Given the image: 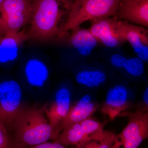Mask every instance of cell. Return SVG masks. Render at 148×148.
Segmentation results:
<instances>
[{
    "label": "cell",
    "mask_w": 148,
    "mask_h": 148,
    "mask_svg": "<svg viewBox=\"0 0 148 148\" xmlns=\"http://www.w3.org/2000/svg\"><path fill=\"white\" fill-rule=\"evenodd\" d=\"M73 0H32L28 33L29 39L39 42L58 36L66 23Z\"/></svg>",
    "instance_id": "cell-1"
},
{
    "label": "cell",
    "mask_w": 148,
    "mask_h": 148,
    "mask_svg": "<svg viewBox=\"0 0 148 148\" xmlns=\"http://www.w3.org/2000/svg\"><path fill=\"white\" fill-rule=\"evenodd\" d=\"M10 129L14 139L25 146H33L56 141L58 133L51 126L45 112V106L40 108H23L14 121Z\"/></svg>",
    "instance_id": "cell-2"
},
{
    "label": "cell",
    "mask_w": 148,
    "mask_h": 148,
    "mask_svg": "<svg viewBox=\"0 0 148 148\" xmlns=\"http://www.w3.org/2000/svg\"><path fill=\"white\" fill-rule=\"evenodd\" d=\"M121 0H73L58 39L64 38L72 29L85 21L115 16Z\"/></svg>",
    "instance_id": "cell-3"
},
{
    "label": "cell",
    "mask_w": 148,
    "mask_h": 148,
    "mask_svg": "<svg viewBox=\"0 0 148 148\" xmlns=\"http://www.w3.org/2000/svg\"><path fill=\"white\" fill-rule=\"evenodd\" d=\"M32 8V0H4L0 5V37L30 23Z\"/></svg>",
    "instance_id": "cell-4"
},
{
    "label": "cell",
    "mask_w": 148,
    "mask_h": 148,
    "mask_svg": "<svg viewBox=\"0 0 148 148\" xmlns=\"http://www.w3.org/2000/svg\"><path fill=\"white\" fill-rule=\"evenodd\" d=\"M128 122L116 135V148H138L148 138V113L138 110L127 114Z\"/></svg>",
    "instance_id": "cell-5"
},
{
    "label": "cell",
    "mask_w": 148,
    "mask_h": 148,
    "mask_svg": "<svg viewBox=\"0 0 148 148\" xmlns=\"http://www.w3.org/2000/svg\"><path fill=\"white\" fill-rule=\"evenodd\" d=\"M21 90L15 81L0 83V121L11 128L14 121L24 108L21 104Z\"/></svg>",
    "instance_id": "cell-6"
},
{
    "label": "cell",
    "mask_w": 148,
    "mask_h": 148,
    "mask_svg": "<svg viewBox=\"0 0 148 148\" xmlns=\"http://www.w3.org/2000/svg\"><path fill=\"white\" fill-rule=\"evenodd\" d=\"M116 31L125 41L128 42L137 55L144 62L148 61V31L125 21L113 18Z\"/></svg>",
    "instance_id": "cell-7"
},
{
    "label": "cell",
    "mask_w": 148,
    "mask_h": 148,
    "mask_svg": "<svg viewBox=\"0 0 148 148\" xmlns=\"http://www.w3.org/2000/svg\"><path fill=\"white\" fill-rule=\"evenodd\" d=\"M106 123L89 118L71 125L61 131L56 141L65 146L79 145L93 134L104 130Z\"/></svg>",
    "instance_id": "cell-8"
},
{
    "label": "cell",
    "mask_w": 148,
    "mask_h": 148,
    "mask_svg": "<svg viewBox=\"0 0 148 148\" xmlns=\"http://www.w3.org/2000/svg\"><path fill=\"white\" fill-rule=\"evenodd\" d=\"M105 51V60L111 68L132 79H139L145 73L144 62L138 57H129L115 49Z\"/></svg>",
    "instance_id": "cell-9"
},
{
    "label": "cell",
    "mask_w": 148,
    "mask_h": 148,
    "mask_svg": "<svg viewBox=\"0 0 148 148\" xmlns=\"http://www.w3.org/2000/svg\"><path fill=\"white\" fill-rule=\"evenodd\" d=\"M129 90L123 82H116L109 88L101 108L103 113L113 120L130 106Z\"/></svg>",
    "instance_id": "cell-10"
},
{
    "label": "cell",
    "mask_w": 148,
    "mask_h": 148,
    "mask_svg": "<svg viewBox=\"0 0 148 148\" xmlns=\"http://www.w3.org/2000/svg\"><path fill=\"white\" fill-rule=\"evenodd\" d=\"M110 75L108 69L98 64H90L83 60L82 65L75 75L78 84L84 88L95 89L108 82Z\"/></svg>",
    "instance_id": "cell-11"
},
{
    "label": "cell",
    "mask_w": 148,
    "mask_h": 148,
    "mask_svg": "<svg viewBox=\"0 0 148 148\" xmlns=\"http://www.w3.org/2000/svg\"><path fill=\"white\" fill-rule=\"evenodd\" d=\"M114 17L147 28L148 0H121Z\"/></svg>",
    "instance_id": "cell-12"
},
{
    "label": "cell",
    "mask_w": 148,
    "mask_h": 148,
    "mask_svg": "<svg viewBox=\"0 0 148 148\" xmlns=\"http://www.w3.org/2000/svg\"><path fill=\"white\" fill-rule=\"evenodd\" d=\"M45 112L51 126L60 133L58 128L71 107V92L68 88L58 89L50 106L45 105Z\"/></svg>",
    "instance_id": "cell-13"
},
{
    "label": "cell",
    "mask_w": 148,
    "mask_h": 148,
    "mask_svg": "<svg viewBox=\"0 0 148 148\" xmlns=\"http://www.w3.org/2000/svg\"><path fill=\"white\" fill-rule=\"evenodd\" d=\"M90 21L91 26L88 30L99 43L108 48L115 49L125 42L116 31L113 18H95Z\"/></svg>",
    "instance_id": "cell-14"
},
{
    "label": "cell",
    "mask_w": 148,
    "mask_h": 148,
    "mask_svg": "<svg viewBox=\"0 0 148 148\" xmlns=\"http://www.w3.org/2000/svg\"><path fill=\"white\" fill-rule=\"evenodd\" d=\"M71 32V34L61 40L65 39V42L75 49L83 60H86L93 53L99 42L88 29L79 26Z\"/></svg>",
    "instance_id": "cell-15"
},
{
    "label": "cell",
    "mask_w": 148,
    "mask_h": 148,
    "mask_svg": "<svg viewBox=\"0 0 148 148\" xmlns=\"http://www.w3.org/2000/svg\"><path fill=\"white\" fill-rule=\"evenodd\" d=\"M98 107L91 95H84L75 105L71 106L68 114L59 125V132L61 133L63 129L71 125L91 117Z\"/></svg>",
    "instance_id": "cell-16"
},
{
    "label": "cell",
    "mask_w": 148,
    "mask_h": 148,
    "mask_svg": "<svg viewBox=\"0 0 148 148\" xmlns=\"http://www.w3.org/2000/svg\"><path fill=\"white\" fill-rule=\"evenodd\" d=\"M116 135L103 130L93 134L76 148H116Z\"/></svg>",
    "instance_id": "cell-17"
},
{
    "label": "cell",
    "mask_w": 148,
    "mask_h": 148,
    "mask_svg": "<svg viewBox=\"0 0 148 148\" xmlns=\"http://www.w3.org/2000/svg\"><path fill=\"white\" fill-rule=\"evenodd\" d=\"M29 39L28 33L24 31L9 33L0 37V61H7L8 52L10 49L18 47Z\"/></svg>",
    "instance_id": "cell-18"
},
{
    "label": "cell",
    "mask_w": 148,
    "mask_h": 148,
    "mask_svg": "<svg viewBox=\"0 0 148 148\" xmlns=\"http://www.w3.org/2000/svg\"><path fill=\"white\" fill-rule=\"evenodd\" d=\"M28 80L32 85L40 86L46 80L48 72L44 65L38 61H32L26 68Z\"/></svg>",
    "instance_id": "cell-19"
},
{
    "label": "cell",
    "mask_w": 148,
    "mask_h": 148,
    "mask_svg": "<svg viewBox=\"0 0 148 148\" xmlns=\"http://www.w3.org/2000/svg\"><path fill=\"white\" fill-rule=\"evenodd\" d=\"M30 148H68L60 143L53 141L52 143H42L36 145L31 146Z\"/></svg>",
    "instance_id": "cell-20"
},
{
    "label": "cell",
    "mask_w": 148,
    "mask_h": 148,
    "mask_svg": "<svg viewBox=\"0 0 148 148\" xmlns=\"http://www.w3.org/2000/svg\"><path fill=\"white\" fill-rule=\"evenodd\" d=\"M24 146L17 143L14 138H11L9 135L5 143L0 147V148H24Z\"/></svg>",
    "instance_id": "cell-21"
},
{
    "label": "cell",
    "mask_w": 148,
    "mask_h": 148,
    "mask_svg": "<svg viewBox=\"0 0 148 148\" xmlns=\"http://www.w3.org/2000/svg\"><path fill=\"white\" fill-rule=\"evenodd\" d=\"M8 137L6 127L0 121V147L5 143Z\"/></svg>",
    "instance_id": "cell-22"
},
{
    "label": "cell",
    "mask_w": 148,
    "mask_h": 148,
    "mask_svg": "<svg viewBox=\"0 0 148 148\" xmlns=\"http://www.w3.org/2000/svg\"><path fill=\"white\" fill-rule=\"evenodd\" d=\"M143 103L145 105V110L148 112V88L147 86L144 91L143 96Z\"/></svg>",
    "instance_id": "cell-23"
},
{
    "label": "cell",
    "mask_w": 148,
    "mask_h": 148,
    "mask_svg": "<svg viewBox=\"0 0 148 148\" xmlns=\"http://www.w3.org/2000/svg\"><path fill=\"white\" fill-rule=\"evenodd\" d=\"M4 1V0H0V5Z\"/></svg>",
    "instance_id": "cell-24"
}]
</instances>
